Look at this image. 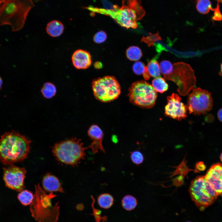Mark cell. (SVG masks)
<instances>
[{
	"label": "cell",
	"mask_w": 222,
	"mask_h": 222,
	"mask_svg": "<svg viewBox=\"0 0 222 222\" xmlns=\"http://www.w3.org/2000/svg\"><path fill=\"white\" fill-rule=\"evenodd\" d=\"M41 92L45 98L50 99L54 96L56 92L55 85L50 82L45 83L42 87Z\"/></svg>",
	"instance_id": "19"
},
{
	"label": "cell",
	"mask_w": 222,
	"mask_h": 222,
	"mask_svg": "<svg viewBox=\"0 0 222 222\" xmlns=\"http://www.w3.org/2000/svg\"><path fill=\"white\" fill-rule=\"evenodd\" d=\"M219 75L222 76V63L220 65V70L219 73Z\"/></svg>",
	"instance_id": "36"
},
{
	"label": "cell",
	"mask_w": 222,
	"mask_h": 222,
	"mask_svg": "<svg viewBox=\"0 0 222 222\" xmlns=\"http://www.w3.org/2000/svg\"><path fill=\"white\" fill-rule=\"evenodd\" d=\"M92 87L96 99L104 102L116 99L121 92L118 82L114 77L111 76L94 80L92 83Z\"/></svg>",
	"instance_id": "8"
},
{
	"label": "cell",
	"mask_w": 222,
	"mask_h": 222,
	"mask_svg": "<svg viewBox=\"0 0 222 222\" xmlns=\"http://www.w3.org/2000/svg\"><path fill=\"white\" fill-rule=\"evenodd\" d=\"M143 76L144 79L146 80H149L151 77L150 75L148 73L147 71V70L146 67H145V70L143 74Z\"/></svg>",
	"instance_id": "33"
},
{
	"label": "cell",
	"mask_w": 222,
	"mask_h": 222,
	"mask_svg": "<svg viewBox=\"0 0 222 222\" xmlns=\"http://www.w3.org/2000/svg\"><path fill=\"white\" fill-rule=\"evenodd\" d=\"M3 83V81L2 78L0 76V89L2 88Z\"/></svg>",
	"instance_id": "35"
},
{
	"label": "cell",
	"mask_w": 222,
	"mask_h": 222,
	"mask_svg": "<svg viewBox=\"0 0 222 222\" xmlns=\"http://www.w3.org/2000/svg\"><path fill=\"white\" fill-rule=\"evenodd\" d=\"M144 64L140 61H137L133 65L132 69L134 72L138 75L143 74L145 69Z\"/></svg>",
	"instance_id": "29"
},
{
	"label": "cell",
	"mask_w": 222,
	"mask_h": 222,
	"mask_svg": "<svg viewBox=\"0 0 222 222\" xmlns=\"http://www.w3.org/2000/svg\"><path fill=\"white\" fill-rule=\"evenodd\" d=\"M173 66L171 72L164 77L166 80L175 83L181 95L186 96L196 85L194 71L190 65L184 62H176Z\"/></svg>",
	"instance_id": "5"
},
{
	"label": "cell",
	"mask_w": 222,
	"mask_h": 222,
	"mask_svg": "<svg viewBox=\"0 0 222 222\" xmlns=\"http://www.w3.org/2000/svg\"><path fill=\"white\" fill-rule=\"evenodd\" d=\"M107 35L103 31H100L96 33L93 37L94 41L97 43H100L105 42L107 39Z\"/></svg>",
	"instance_id": "30"
},
{
	"label": "cell",
	"mask_w": 222,
	"mask_h": 222,
	"mask_svg": "<svg viewBox=\"0 0 222 222\" xmlns=\"http://www.w3.org/2000/svg\"><path fill=\"white\" fill-rule=\"evenodd\" d=\"M130 101L140 107L150 108L155 105L157 94L148 83L140 80L133 83L129 88Z\"/></svg>",
	"instance_id": "7"
},
{
	"label": "cell",
	"mask_w": 222,
	"mask_h": 222,
	"mask_svg": "<svg viewBox=\"0 0 222 222\" xmlns=\"http://www.w3.org/2000/svg\"><path fill=\"white\" fill-rule=\"evenodd\" d=\"M127 58L131 61L139 60L142 56L141 49L138 47L132 46L129 47L126 51Z\"/></svg>",
	"instance_id": "23"
},
{
	"label": "cell",
	"mask_w": 222,
	"mask_h": 222,
	"mask_svg": "<svg viewBox=\"0 0 222 222\" xmlns=\"http://www.w3.org/2000/svg\"><path fill=\"white\" fill-rule=\"evenodd\" d=\"M220 159L221 160V161L222 162V153L221 154L220 156Z\"/></svg>",
	"instance_id": "37"
},
{
	"label": "cell",
	"mask_w": 222,
	"mask_h": 222,
	"mask_svg": "<svg viewBox=\"0 0 222 222\" xmlns=\"http://www.w3.org/2000/svg\"><path fill=\"white\" fill-rule=\"evenodd\" d=\"M190 222V221H187V222Z\"/></svg>",
	"instance_id": "40"
},
{
	"label": "cell",
	"mask_w": 222,
	"mask_h": 222,
	"mask_svg": "<svg viewBox=\"0 0 222 222\" xmlns=\"http://www.w3.org/2000/svg\"><path fill=\"white\" fill-rule=\"evenodd\" d=\"M196 8L199 13L203 14L208 13L211 10H214L209 0H197Z\"/></svg>",
	"instance_id": "24"
},
{
	"label": "cell",
	"mask_w": 222,
	"mask_h": 222,
	"mask_svg": "<svg viewBox=\"0 0 222 222\" xmlns=\"http://www.w3.org/2000/svg\"><path fill=\"white\" fill-rule=\"evenodd\" d=\"M0 4V26L10 25L13 31L23 27L28 13L35 6L32 0H2Z\"/></svg>",
	"instance_id": "2"
},
{
	"label": "cell",
	"mask_w": 222,
	"mask_h": 222,
	"mask_svg": "<svg viewBox=\"0 0 222 222\" xmlns=\"http://www.w3.org/2000/svg\"><path fill=\"white\" fill-rule=\"evenodd\" d=\"M31 142L16 131L6 132L0 138V162L10 165L23 161L29 153Z\"/></svg>",
	"instance_id": "1"
},
{
	"label": "cell",
	"mask_w": 222,
	"mask_h": 222,
	"mask_svg": "<svg viewBox=\"0 0 222 222\" xmlns=\"http://www.w3.org/2000/svg\"><path fill=\"white\" fill-rule=\"evenodd\" d=\"M137 199L132 195H126L121 200V204L123 207L127 211L133 210L137 206Z\"/></svg>",
	"instance_id": "21"
},
{
	"label": "cell",
	"mask_w": 222,
	"mask_h": 222,
	"mask_svg": "<svg viewBox=\"0 0 222 222\" xmlns=\"http://www.w3.org/2000/svg\"><path fill=\"white\" fill-rule=\"evenodd\" d=\"M217 0L219 2H222V0Z\"/></svg>",
	"instance_id": "38"
},
{
	"label": "cell",
	"mask_w": 222,
	"mask_h": 222,
	"mask_svg": "<svg viewBox=\"0 0 222 222\" xmlns=\"http://www.w3.org/2000/svg\"><path fill=\"white\" fill-rule=\"evenodd\" d=\"M104 6L106 9L113 10L116 7V5H113L107 0H101Z\"/></svg>",
	"instance_id": "31"
},
{
	"label": "cell",
	"mask_w": 222,
	"mask_h": 222,
	"mask_svg": "<svg viewBox=\"0 0 222 222\" xmlns=\"http://www.w3.org/2000/svg\"><path fill=\"white\" fill-rule=\"evenodd\" d=\"M149 35L148 36H143L141 40V42L143 41L146 43L149 47L154 46L155 42L161 40L158 32L154 34L151 33H149Z\"/></svg>",
	"instance_id": "25"
},
{
	"label": "cell",
	"mask_w": 222,
	"mask_h": 222,
	"mask_svg": "<svg viewBox=\"0 0 222 222\" xmlns=\"http://www.w3.org/2000/svg\"><path fill=\"white\" fill-rule=\"evenodd\" d=\"M18 198L22 205L27 206L32 203L34 196L31 191L27 190H23L18 194Z\"/></svg>",
	"instance_id": "20"
},
{
	"label": "cell",
	"mask_w": 222,
	"mask_h": 222,
	"mask_svg": "<svg viewBox=\"0 0 222 222\" xmlns=\"http://www.w3.org/2000/svg\"><path fill=\"white\" fill-rule=\"evenodd\" d=\"M72 64L77 69H84L88 68L92 63L90 54L86 51L79 49L76 50L71 57Z\"/></svg>",
	"instance_id": "14"
},
{
	"label": "cell",
	"mask_w": 222,
	"mask_h": 222,
	"mask_svg": "<svg viewBox=\"0 0 222 222\" xmlns=\"http://www.w3.org/2000/svg\"><path fill=\"white\" fill-rule=\"evenodd\" d=\"M195 169L197 171H203L206 168V166L202 162H197L195 165Z\"/></svg>",
	"instance_id": "32"
},
{
	"label": "cell",
	"mask_w": 222,
	"mask_h": 222,
	"mask_svg": "<svg viewBox=\"0 0 222 222\" xmlns=\"http://www.w3.org/2000/svg\"><path fill=\"white\" fill-rule=\"evenodd\" d=\"M91 198L92 200V208L93 212L92 215H93L95 218L96 222H103L106 221L107 217L106 216H101V212L98 209L94 207V204L95 202V199L92 196H91Z\"/></svg>",
	"instance_id": "27"
},
{
	"label": "cell",
	"mask_w": 222,
	"mask_h": 222,
	"mask_svg": "<svg viewBox=\"0 0 222 222\" xmlns=\"http://www.w3.org/2000/svg\"><path fill=\"white\" fill-rule=\"evenodd\" d=\"M159 66L161 72L164 76L169 74L172 71L173 67L171 63L167 60L161 61Z\"/></svg>",
	"instance_id": "26"
},
{
	"label": "cell",
	"mask_w": 222,
	"mask_h": 222,
	"mask_svg": "<svg viewBox=\"0 0 222 222\" xmlns=\"http://www.w3.org/2000/svg\"><path fill=\"white\" fill-rule=\"evenodd\" d=\"M152 86L156 92L162 93L166 91L168 85L165 80L161 77H158L153 79L152 82Z\"/></svg>",
	"instance_id": "22"
},
{
	"label": "cell",
	"mask_w": 222,
	"mask_h": 222,
	"mask_svg": "<svg viewBox=\"0 0 222 222\" xmlns=\"http://www.w3.org/2000/svg\"><path fill=\"white\" fill-rule=\"evenodd\" d=\"M217 115L219 120L222 122V108L219 110L217 112Z\"/></svg>",
	"instance_id": "34"
},
{
	"label": "cell",
	"mask_w": 222,
	"mask_h": 222,
	"mask_svg": "<svg viewBox=\"0 0 222 222\" xmlns=\"http://www.w3.org/2000/svg\"><path fill=\"white\" fill-rule=\"evenodd\" d=\"M167 103L165 108V114L167 116L180 121L187 116V106L181 101V98L173 93L167 98Z\"/></svg>",
	"instance_id": "11"
},
{
	"label": "cell",
	"mask_w": 222,
	"mask_h": 222,
	"mask_svg": "<svg viewBox=\"0 0 222 222\" xmlns=\"http://www.w3.org/2000/svg\"><path fill=\"white\" fill-rule=\"evenodd\" d=\"M35 188V197L30 208L32 216L38 222H56L59 207L57 203L53 205L51 202L55 195L51 193L46 194L39 185Z\"/></svg>",
	"instance_id": "3"
},
{
	"label": "cell",
	"mask_w": 222,
	"mask_h": 222,
	"mask_svg": "<svg viewBox=\"0 0 222 222\" xmlns=\"http://www.w3.org/2000/svg\"><path fill=\"white\" fill-rule=\"evenodd\" d=\"M87 148L84 146L80 139L74 138L55 144L52 151L60 162L66 164L75 165L84 158L85 150Z\"/></svg>",
	"instance_id": "4"
},
{
	"label": "cell",
	"mask_w": 222,
	"mask_h": 222,
	"mask_svg": "<svg viewBox=\"0 0 222 222\" xmlns=\"http://www.w3.org/2000/svg\"><path fill=\"white\" fill-rule=\"evenodd\" d=\"M64 29L63 24L60 21L53 20L49 22L47 25L46 31L50 36L56 38L60 36L63 33Z\"/></svg>",
	"instance_id": "16"
},
{
	"label": "cell",
	"mask_w": 222,
	"mask_h": 222,
	"mask_svg": "<svg viewBox=\"0 0 222 222\" xmlns=\"http://www.w3.org/2000/svg\"><path fill=\"white\" fill-rule=\"evenodd\" d=\"M2 2V0H0V4Z\"/></svg>",
	"instance_id": "39"
},
{
	"label": "cell",
	"mask_w": 222,
	"mask_h": 222,
	"mask_svg": "<svg viewBox=\"0 0 222 222\" xmlns=\"http://www.w3.org/2000/svg\"><path fill=\"white\" fill-rule=\"evenodd\" d=\"M114 199L113 196L108 193H104L100 195L97 198L99 206L104 209H108L113 205Z\"/></svg>",
	"instance_id": "18"
},
{
	"label": "cell",
	"mask_w": 222,
	"mask_h": 222,
	"mask_svg": "<svg viewBox=\"0 0 222 222\" xmlns=\"http://www.w3.org/2000/svg\"><path fill=\"white\" fill-rule=\"evenodd\" d=\"M3 179L6 186L18 191H21L24 188V180L26 170L12 165L3 168Z\"/></svg>",
	"instance_id": "10"
},
{
	"label": "cell",
	"mask_w": 222,
	"mask_h": 222,
	"mask_svg": "<svg viewBox=\"0 0 222 222\" xmlns=\"http://www.w3.org/2000/svg\"><path fill=\"white\" fill-rule=\"evenodd\" d=\"M88 134L92 142L89 146L94 154L99 152V150L105 153V150L103 147L102 141L104 137V133L102 130L97 125H93L89 128Z\"/></svg>",
	"instance_id": "13"
},
{
	"label": "cell",
	"mask_w": 222,
	"mask_h": 222,
	"mask_svg": "<svg viewBox=\"0 0 222 222\" xmlns=\"http://www.w3.org/2000/svg\"><path fill=\"white\" fill-rule=\"evenodd\" d=\"M158 56H156L148 63L146 66L147 72L150 77L157 78L161 75V71L157 59Z\"/></svg>",
	"instance_id": "17"
},
{
	"label": "cell",
	"mask_w": 222,
	"mask_h": 222,
	"mask_svg": "<svg viewBox=\"0 0 222 222\" xmlns=\"http://www.w3.org/2000/svg\"><path fill=\"white\" fill-rule=\"evenodd\" d=\"M189 191L192 200L202 211L212 204L218 195L204 176H198L192 180Z\"/></svg>",
	"instance_id": "6"
},
{
	"label": "cell",
	"mask_w": 222,
	"mask_h": 222,
	"mask_svg": "<svg viewBox=\"0 0 222 222\" xmlns=\"http://www.w3.org/2000/svg\"><path fill=\"white\" fill-rule=\"evenodd\" d=\"M204 177L218 195L222 196V164L217 163L212 165Z\"/></svg>",
	"instance_id": "12"
},
{
	"label": "cell",
	"mask_w": 222,
	"mask_h": 222,
	"mask_svg": "<svg viewBox=\"0 0 222 222\" xmlns=\"http://www.w3.org/2000/svg\"></svg>",
	"instance_id": "41"
},
{
	"label": "cell",
	"mask_w": 222,
	"mask_h": 222,
	"mask_svg": "<svg viewBox=\"0 0 222 222\" xmlns=\"http://www.w3.org/2000/svg\"><path fill=\"white\" fill-rule=\"evenodd\" d=\"M213 106L211 93L200 88H193L187 100V107L189 113L204 114L211 111Z\"/></svg>",
	"instance_id": "9"
},
{
	"label": "cell",
	"mask_w": 222,
	"mask_h": 222,
	"mask_svg": "<svg viewBox=\"0 0 222 222\" xmlns=\"http://www.w3.org/2000/svg\"><path fill=\"white\" fill-rule=\"evenodd\" d=\"M42 182L44 188L47 191L64 192L58 179L54 175L50 174L46 175L43 178Z\"/></svg>",
	"instance_id": "15"
},
{
	"label": "cell",
	"mask_w": 222,
	"mask_h": 222,
	"mask_svg": "<svg viewBox=\"0 0 222 222\" xmlns=\"http://www.w3.org/2000/svg\"><path fill=\"white\" fill-rule=\"evenodd\" d=\"M130 158L132 162L136 165L141 164L144 159L143 154L139 150H135L131 152Z\"/></svg>",
	"instance_id": "28"
}]
</instances>
